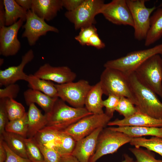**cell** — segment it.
Listing matches in <instances>:
<instances>
[{"label":"cell","mask_w":162,"mask_h":162,"mask_svg":"<svg viewBox=\"0 0 162 162\" xmlns=\"http://www.w3.org/2000/svg\"><path fill=\"white\" fill-rule=\"evenodd\" d=\"M132 90L136 97L138 111L153 118L162 119V103L157 94L145 85L134 72L128 76Z\"/></svg>","instance_id":"6da1fadb"},{"label":"cell","mask_w":162,"mask_h":162,"mask_svg":"<svg viewBox=\"0 0 162 162\" xmlns=\"http://www.w3.org/2000/svg\"><path fill=\"white\" fill-rule=\"evenodd\" d=\"M45 114L47 121L46 126L63 130L81 119L92 114L85 107L69 106L58 98L50 112Z\"/></svg>","instance_id":"7a4b0ae2"},{"label":"cell","mask_w":162,"mask_h":162,"mask_svg":"<svg viewBox=\"0 0 162 162\" xmlns=\"http://www.w3.org/2000/svg\"><path fill=\"white\" fill-rule=\"evenodd\" d=\"M105 68L99 81L104 94L126 97L136 106L137 100L131 88L128 76L117 70Z\"/></svg>","instance_id":"3957f363"},{"label":"cell","mask_w":162,"mask_h":162,"mask_svg":"<svg viewBox=\"0 0 162 162\" xmlns=\"http://www.w3.org/2000/svg\"><path fill=\"white\" fill-rule=\"evenodd\" d=\"M162 54V43L147 49L130 52L119 58L109 60L104 64L105 68L117 70L127 76L152 56Z\"/></svg>","instance_id":"277c9868"},{"label":"cell","mask_w":162,"mask_h":162,"mask_svg":"<svg viewBox=\"0 0 162 162\" xmlns=\"http://www.w3.org/2000/svg\"><path fill=\"white\" fill-rule=\"evenodd\" d=\"M134 72L142 83L162 98V60L160 54L148 58Z\"/></svg>","instance_id":"5b68a950"},{"label":"cell","mask_w":162,"mask_h":162,"mask_svg":"<svg viewBox=\"0 0 162 162\" xmlns=\"http://www.w3.org/2000/svg\"><path fill=\"white\" fill-rule=\"evenodd\" d=\"M132 138L109 127L103 129L99 136L95 152L89 162H96L104 155L115 152L121 146L130 143Z\"/></svg>","instance_id":"8992f818"},{"label":"cell","mask_w":162,"mask_h":162,"mask_svg":"<svg viewBox=\"0 0 162 162\" xmlns=\"http://www.w3.org/2000/svg\"><path fill=\"white\" fill-rule=\"evenodd\" d=\"M104 1L102 0H84L81 4L72 11L66 12V17L73 24L76 30L96 23L95 16L100 14Z\"/></svg>","instance_id":"52a82bcc"},{"label":"cell","mask_w":162,"mask_h":162,"mask_svg":"<svg viewBox=\"0 0 162 162\" xmlns=\"http://www.w3.org/2000/svg\"><path fill=\"white\" fill-rule=\"evenodd\" d=\"M126 1L133 20L134 38L139 41L145 40L150 28L151 14L156 7H146L145 4L146 0Z\"/></svg>","instance_id":"ba28073f"},{"label":"cell","mask_w":162,"mask_h":162,"mask_svg":"<svg viewBox=\"0 0 162 162\" xmlns=\"http://www.w3.org/2000/svg\"><path fill=\"white\" fill-rule=\"evenodd\" d=\"M58 97L72 107H84L86 95L91 88L89 82L81 80L62 84H55Z\"/></svg>","instance_id":"9c48e42d"},{"label":"cell","mask_w":162,"mask_h":162,"mask_svg":"<svg viewBox=\"0 0 162 162\" xmlns=\"http://www.w3.org/2000/svg\"><path fill=\"white\" fill-rule=\"evenodd\" d=\"M111 118L105 113L92 114L86 116L70 126L63 131L70 136L76 142L92 133L96 129L104 128Z\"/></svg>","instance_id":"30bf717a"},{"label":"cell","mask_w":162,"mask_h":162,"mask_svg":"<svg viewBox=\"0 0 162 162\" xmlns=\"http://www.w3.org/2000/svg\"><path fill=\"white\" fill-rule=\"evenodd\" d=\"M24 29L22 37L27 38L29 45H34L39 38L47 32H59L56 27L47 24L43 19L35 14L31 10L27 11Z\"/></svg>","instance_id":"8fae6325"},{"label":"cell","mask_w":162,"mask_h":162,"mask_svg":"<svg viewBox=\"0 0 162 162\" xmlns=\"http://www.w3.org/2000/svg\"><path fill=\"white\" fill-rule=\"evenodd\" d=\"M100 14L114 24L134 27L132 15L126 0H113L110 3H104Z\"/></svg>","instance_id":"7c38bea8"},{"label":"cell","mask_w":162,"mask_h":162,"mask_svg":"<svg viewBox=\"0 0 162 162\" xmlns=\"http://www.w3.org/2000/svg\"><path fill=\"white\" fill-rule=\"evenodd\" d=\"M24 21L20 19L8 26L0 28V54L5 57L15 55L21 48V43L17 38L19 29Z\"/></svg>","instance_id":"4fadbf2b"},{"label":"cell","mask_w":162,"mask_h":162,"mask_svg":"<svg viewBox=\"0 0 162 162\" xmlns=\"http://www.w3.org/2000/svg\"><path fill=\"white\" fill-rule=\"evenodd\" d=\"M34 75L58 84L73 82L76 77V74L67 66L54 67L47 63L40 66Z\"/></svg>","instance_id":"5bb4252c"},{"label":"cell","mask_w":162,"mask_h":162,"mask_svg":"<svg viewBox=\"0 0 162 162\" xmlns=\"http://www.w3.org/2000/svg\"><path fill=\"white\" fill-rule=\"evenodd\" d=\"M34 58L33 51L30 49L22 56L20 64L16 66H11L4 70H0V85L6 86L15 83L19 80L27 81L28 75L23 71L25 66Z\"/></svg>","instance_id":"9a60e30c"},{"label":"cell","mask_w":162,"mask_h":162,"mask_svg":"<svg viewBox=\"0 0 162 162\" xmlns=\"http://www.w3.org/2000/svg\"><path fill=\"white\" fill-rule=\"evenodd\" d=\"M104 128H99L89 135L76 142L72 155L79 162H89L95 152L99 136Z\"/></svg>","instance_id":"2e32d148"},{"label":"cell","mask_w":162,"mask_h":162,"mask_svg":"<svg viewBox=\"0 0 162 162\" xmlns=\"http://www.w3.org/2000/svg\"><path fill=\"white\" fill-rule=\"evenodd\" d=\"M107 125L162 127V119H155L138 111L128 118L121 119L117 118L113 121H110Z\"/></svg>","instance_id":"e0dca14e"},{"label":"cell","mask_w":162,"mask_h":162,"mask_svg":"<svg viewBox=\"0 0 162 162\" xmlns=\"http://www.w3.org/2000/svg\"><path fill=\"white\" fill-rule=\"evenodd\" d=\"M63 8L62 0H32L31 10L40 18L49 21Z\"/></svg>","instance_id":"ac0fdd59"},{"label":"cell","mask_w":162,"mask_h":162,"mask_svg":"<svg viewBox=\"0 0 162 162\" xmlns=\"http://www.w3.org/2000/svg\"><path fill=\"white\" fill-rule=\"evenodd\" d=\"M27 113L28 130L27 138H33L40 130L46 126L47 121L45 114L41 111L34 104L29 106Z\"/></svg>","instance_id":"d6986e66"},{"label":"cell","mask_w":162,"mask_h":162,"mask_svg":"<svg viewBox=\"0 0 162 162\" xmlns=\"http://www.w3.org/2000/svg\"><path fill=\"white\" fill-rule=\"evenodd\" d=\"M104 94L99 82L92 86L88 92L85 100V108L92 114L104 113L102 96Z\"/></svg>","instance_id":"ffe728a7"},{"label":"cell","mask_w":162,"mask_h":162,"mask_svg":"<svg viewBox=\"0 0 162 162\" xmlns=\"http://www.w3.org/2000/svg\"><path fill=\"white\" fill-rule=\"evenodd\" d=\"M23 95L27 105L29 106L32 103L36 104L44 111L45 114L50 112L58 98H52L40 92L31 88L25 91Z\"/></svg>","instance_id":"44dd1931"},{"label":"cell","mask_w":162,"mask_h":162,"mask_svg":"<svg viewBox=\"0 0 162 162\" xmlns=\"http://www.w3.org/2000/svg\"><path fill=\"white\" fill-rule=\"evenodd\" d=\"M162 37V7L158 8L150 18V26L144 45L149 46Z\"/></svg>","instance_id":"7402d4cb"},{"label":"cell","mask_w":162,"mask_h":162,"mask_svg":"<svg viewBox=\"0 0 162 162\" xmlns=\"http://www.w3.org/2000/svg\"><path fill=\"white\" fill-rule=\"evenodd\" d=\"M109 128L112 130L124 133L132 138L146 136L162 138V127L123 126Z\"/></svg>","instance_id":"603a6c76"},{"label":"cell","mask_w":162,"mask_h":162,"mask_svg":"<svg viewBox=\"0 0 162 162\" xmlns=\"http://www.w3.org/2000/svg\"><path fill=\"white\" fill-rule=\"evenodd\" d=\"M6 26H10L20 19L26 21L27 11L20 6L14 0H4Z\"/></svg>","instance_id":"cb8c5ba5"},{"label":"cell","mask_w":162,"mask_h":162,"mask_svg":"<svg viewBox=\"0 0 162 162\" xmlns=\"http://www.w3.org/2000/svg\"><path fill=\"white\" fill-rule=\"evenodd\" d=\"M27 82L30 88L40 92L53 98H58L55 84L51 81L40 79L34 74H30Z\"/></svg>","instance_id":"d4e9b609"},{"label":"cell","mask_w":162,"mask_h":162,"mask_svg":"<svg viewBox=\"0 0 162 162\" xmlns=\"http://www.w3.org/2000/svg\"><path fill=\"white\" fill-rule=\"evenodd\" d=\"M0 137L3 138L13 152L22 158H28L24 138L18 135L5 131Z\"/></svg>","instance_id":"484cf974"},{"label":"cell","mask_w":162,"mask_h":162,"mask_svg":"<svg viewBox=\"0 0 162 162\" xmlns=\"http://www.w3.org/2000/svg\"><path fill=\"white\" fill-rule=\"evenodd\" d=\"M76 143V141L70 136L62 130L50 146H52L62 156L72 154Z\"/></svg>","instance_id":"4316f807"},{"label":"cell","mask_w":162,"mask_h":162,"mask_svg":"<svg viewBox=\"0 0 162 162\" xmlns=\"http://www.w3.org/2000/svg\"><path fill=\"white\" fill-rule=\"evenodd\" d=\"M130 144L136 147H144L148 150L152 151L162 157V138L152 136L147 139L144 137L133 138Z\"/></svg>","instance_id":"83f0119b"},{"label":"cell","mask_w":162,"mask_h":162,"mask_svg":"<svg viewBox=\"0 0 162 162\" xmlns=\"http://www.w3.org/2000/svg\"><path fill=\"white\" fill-rule=\"evenodd\" d=\"M61 131L46 126L38 131L33 138L38 145H47L57 138Z\"/></svg>","instance_id":"f1b7e54d"},{"label":"cell","mask_w":162,"mask_h":162,"mask_svg":"<svg viewBox=\"0 0 162 162\" xmlns=\"http://www.w3.org/2000/svg\"><path fill=\"white\" fill-rule=\"evenodd\" d=\"M5 131L18 135L27 138L28 130L27 113L22 117L8 122L6 125Z\"/></svg>","instance_id":"f546056e"},{"label":"cell","mask_w":162,"mask_h":162,"mask_svg":"<svg viewBox=\"0 0 162 162\" xmlns=\"http://www.w3.org/2000/svg\"><path fill=\"white\" fill-rule=\"evenodd\" d=\"M5 107L9 121L21 118L26 113L23 106L14 99L6 98Z\"/></svg>","instance_id":"4dcf8cb0"},{"label":"cell","mask_w":162,"mask_h":162,"mask_svg":"<svg viewBox=\"0 0 162 162\" xmlns=\"http://www.w3.org/2000/svg\"><path fill=\"white\" fill-rule=\"evenodd\" d=\"M28 158L32 162H45L40 150L32 138H24Z\"/></svg>","instance_id":"1f68e13d"},{"label":"cell","mask_w":162,"mask_h":162,"mask_svg":"<svg viewBox=\"0 0 162 162\" xmlns=\"http://www.w3.org/2000/svg\"><path fill=\"white\" fill-rule=\"evenodd\" d=\"M116 111L126 118L133 115L138 110L134 105L129 99L124 97H121Z\"/></svg>","instance_id":"d6a6232c"},{"label":"cell","mask_w":162,"mask_h":162,"mask_svg":"<svg viewBox=\"0 0 162 162\" xmlns=\"http://www.w3.org/2000/svg\"><path fill=\"white\" fill-rule=\"evenodd\" d=\"M130 151L135 156L136 162H162V160L156 159L150 151L141 147L130 148Z\"/></svg>","instance_id":"836d02e7"},{"label":"cell","mask_w":162,"mask_h":162,"mask_svg":"<svg viewBox=\"0 0 162 162\" xmlns=\"http://www.w3.org/2000/svg\"><path fill=\"white\" fill-rule=\"evenodd\" d=\"M38 145L42 154L45 162H60L61 156L52 146Z\"/></svg>","instance_id":"e575fe53"},{"label":"cell","mask_w":162,"mask_h":162,"mask_svg":"<svg viewBox=\"0 0 162 162\" xmlns=\"http://www.w3.org/2000/svg\"><path fill=\"white\" fill-rule=\"evenodd\" d=\"M96 33H97V29L94 25H92L81 28L80 33L75 37V39L80 45H87L91 36Z\"/></svg>","instance_id":"d590c367"},{"label":"cell","mask_w":162,"mask_h":162,"mask_svg":"<svg viewBox=\"0 0 162 162\" xmlns=\"http://www.w3.org/2000/svg\"><path fill=\"white\" fill-rule=\"evenodd\" d=\"M120 98L118 96L111 95L108 96L107 99L103 101V106L106 108L105 113L111 118L113 117L114 113L118 105Z\"/></svg>","instance_id":"8d00e7d4"},{"label":"cell","mask_w":162,"mask_h":162,"mask_svg":"<svg viewBox=\"0 0 162 162\" xmlns=\"http://www.w3.org/2000/svg\"><path fill=\"white\" fill-rule=\"evenodd\" d=\"M20 90V86L17 84L14 83L8 85L4 88L0 89V98L14 99L17 96Z\"/></svg>","instance_id":"74e56055"},{"label":"cell","mask_w":162,"mask_h":162,"mask_svg":"<svg viewBox=\"0 0 162 162\" xmlns=\"http://www.w3.org/2000/svg\"><path fill=\"white\" fill-rule=\"evenodd\" d=\"M6 99L0 98V137L5 131V127L9 121L5 107Z\"/></svg>","instance_id":"f35d334b"},{"label":"cell","mask_w":162,"mask_h":162,"mask_svg":"<svg viewBox=\"0 0 162 162\" xmlns=\"http://www.w3.org/2000/svg\"><path fill=\"white\" fill-rule=\"evenodd\" d=\"M2 142L7 154L6 159L5 162H32L28 159L22 158L13 152L8 147L3 139Z\"/></svg>","instance_id":"ab89813d"},{"label":"cell","mask_w":162,"mask_h":162,"mask_svg":"<svg viewBox=\"0 0 162 162\" xmlns=\"http://www.w3.org/2000/svg\"><path fill=\"white\" fill-rule=\"evenodd\" d=\"M87 45L94 46L98 49L104 48L105 44L100 38L97 33L92 35L89 38Z\"/></svg>","instance_id":"60d3db41"},{"label":"cell","mask_w":162,"mask_h":162,"mask_svg":"<svg viewBox=\"0 0 162 162\" xmlns=\"http://www.w3.org/2000/svg\"><path fill=\"white\" fill-rule=\"evenodd\" d=\"M84 0H62L63 7L68 11H72L78 8Z\"/></svg>","instance_id":"b9f144b4"},{"label":"cell","mask_w":162,"mask_h":162,"mask_svg":"<svg viewBox=\"0 0 162 162\" xmlns=\"http://www.w3.org/2000/svg\"><path fill=\"white\" fill-rule=\"evenodd\" d=\"M5 13L3 0L0 1V28L5 26Z\"/></svg>","instance_id":"7bdbcfd3"},{"label":"cell","mask_w":162,"mask_h":162,"mask_svg":"<svg viewBox=\"0 0 162 162\" xmlns=\"http://www.w3.org/2000/svg\"><path fill=\"white\" fill-rule=\"evenodd\" d=\"M15 1L18 4L26 10H31L32 0H16Z\"/></svg>","instance_id":"ee69618b"},{"label":"cell","mask_w":162,"mask_h":162,"mask_svg":"<svg viewBox=\"0 0 162 162\" xmlns=\"http://www.w3.org/2000/svg\"><path fill=\"white\" fill-rule=\"evenodd\" d=\"M2 138L0 137V162H5L7 157V154L2 144Z\"/></svg>","instance_id":"f6af8a7d"},{"label":"cell","mask_w":162,"mask_h":162,"mask_svg":"<svg viewBox=\"0 0 162 162\" xmlns=\"http://www.w3.org/2000/svg\"><path fill=\"white\" fill-rule=\"evenodd\" d=\"M60 162H79L77 159L72 154L61 156Z\"/></svg>","instance_id":"bcb514c9"},{"label":"cell","mask_w":162,"mask_h":162,"mask_svg":"<svg viewBox=\"0 0 162 162\" xmlns=\"http://www.w3.org/2000/svg\"><path fill=\"white\" fill-rule=\"evenodd\" d=\"M124 160L121 162H136L134 159L128 154H125L124 155Z\"/></svg>","instance_id":"7dc6e473"},{"label":"cell","mask_w":162,"mask_h":162,"mask_svg":"<svg viewBox=\"0 0 162 162\" xmlns=\"http://www.w3.org/2000/svg\"><path fill=\"white\" fill-rule=\"evenodd\" d=\"M0 59L1 60V61L0 60V65H2V64H3V62H4V60L3 59H2V58H1Z\"/></svg>","instance_id":"c3c4849f"},{"label":"cell","mask_w":162,"mask_h":162,"mask_svg":"<svg viewBox=\"0 0 162 162\" xmlns=\"http://www.w3.org/2000/svg\"><path fill=\"white\" fill-rule=\"evenodd\" d=\"M161 58H162V54H161Z\"/></svg>","instance_id":"681fc988"}]
</instances>
